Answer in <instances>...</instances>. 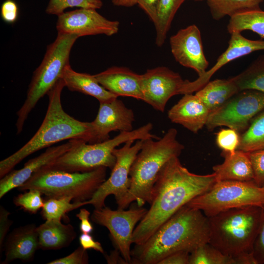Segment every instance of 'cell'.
<instances>
[{
	"label": "cell",
	"instance_id": "1",
	"mask_svg": "<svg viewBox=\"0 0 264 264\" xmlns=\"http://www.w3.org/2000/svg\"><path fill=\"white\" fill-rule=\"evenodd\" d=\"M216 182L214 173L196 174L184 167L178 157L170 159L158 175L150 208L134 230L132 243H144L180 208L207 192Z\"/></svg>",
	"mask_w": 264,
	"mask_h": 264
},
{
	"label": "cell",
	"instance_id": "2",
	"mask_svg": "<svg viewBox=\"0 0 264 264\" xmlns=\"http://www.w3.org/2000/svg\"><path fill=\"white\" fill-rule=\"evenodd\" d=\"M209 240L208 218L199 210L180 208L144 243L131 250L132 264H158L179 251L192 252Z\"/></svg>",
	"mask_w": 264,
	"mask_h": 264
},
{
	"label": "cell",
	"instance_id": "3",
	"mask_svg": "<svg viewBox=\"0 0 264 264\" xmlns=\"http://www.w3.org/2000/svg\"><path fill=\"white\" fill-rule=\"evenodd\" d=\"M65 87L61 78L48 91V107L41 125L26 144L0 162V178L28 155L56 143L67 139H80L93 143L94 131L91 122L80 121L64 110L61 93Z\"/></svg>",
	"mask_w": 264,
	"mask_h": 264
},
{
	"label": "cell",
	"instance_id": "4",
	"mask_svg": "<svg viewBox=\"0 0 264 264\" xmlns=\"http://www.w3.org/2000/svg\"><path fill=\"white\" fill-rule=\"evenodd\" d=\"M177 130L169 129L162 137L142 140L140 150L131 168V186L120 209H125L134 201L138 207L150 203L158 175L165 164L179 157L184 149L177 139Z\"/></svg>",
	"mask_w": 264,
	"mask_h": 264
},
{
	"label": "cell",
	"instance_id": "5",
	"mask_svg": "<svg viewBox=\"0 0 264 264\" xmlns=\"http://www.w3.org/2000/svg\"><path fill=\"white\" fill-rule=\"evenodd\" d=\"M262 212L261 207L247 206L209 217L208 242L233 258L241 253L252 252Z\"/></svg>",
	"mask_w": 264,
	"mask_h": 264
},
{
	"label": "cell",
	"instance_id": "6",
	"mask_svg": "<svg viewBox=\"0 0 264 264\" xmlns=\"http://www.w3.org/2000/svg\"><path fill=\"white\" fill-rule=\"evenodd\" d=\"M151 123L130 132H120L111 139L90 144L80 139H72L71 148L54 161L44 166L46 168L68 172L84 173L101 167L113 168L116 158L113 150L129 140H144L149 138L158 139L151 133Z\"/></svg>",
	"mask_w": 264,
	"mask_h": 264
},
{
	"label": "cell",
	"instance_id": "7",
	"mask_svg": "<svg viewBox=\"0 0 264 264\" xmlns=\"http://www.w3.org/2000/svg\"><path fill=\"white\" fill-rule=\"evenodd\" d=\"M107 168L101 167L89 172L72 173L44 166L18 189L37 190L48 198L70 197L74 202H84L90 199L106 180Z\"/></svg>",
	"mask_w": 264,
	"mask_h": 264
},
{
	"label": "cell",
	"instance_id": "8",
	"mask_svg": "<svg viewBox=\"0 0 264 264\" xmlns=\"http://www.w3.org/2000/svg\"><path fill=\"white\" fill-rule=\"evenodd\" d=\"M79 38L74 34L58 33L55 41L48 45L40 66L33 73L26 98L17 112V134L20 133L28 115L38 102L62 78L71 48Z\"/></svg>",
	"mask_w": 264,
	"mask_h": 264
},
{
	"label": "cell",
	"instance_id": "9",
	"mask_svg": "<svg viewBox=\"0 0 264 264\" xmlns=\"http://www.w3.org/2000/svg\"><path fill=\"white\" fill-rule=\"evenodd\" d=\"M187 206L202 211L208 218L231 209L264 206V187L253 180L217 181L207 192L190 201Z\"/></svg>",
	"mask_w": 264,
	"mask_h": 264
},
{
	"label": "cell",
	"instance_id": "10",
	"mask_svg": "<svg viewBox=\"0 0 264 264\" xmlns=\"http://www.w3.org/2000/svg\"><path fill=\"white\" fill-rule=\"evenodd\" d=\"M263 110L264 92L255 89L241 90L210 112L205 127L210 132L225 126L242 133L252 120Z\"/></svg>",
	"mask_w": 264,
	"mask_h": 264
},
{
	"label": "cell",
	"instance_id": "11",
	"mask_svg": "<svg viewBox=\"0 0 264 264\" xmlns=\"http://www.w3.org/2000/svg\"><path fill=\"white\" fill-rule=\"evenodd\" d=\"M129 140L123 146L115 148L113 154L116 162L110 177L106 180L95 192L92 198L87 201L81 202V206L87 204L92 205L95 209L105 206L107 197L113 195L120 209L128 194L130 186V172L132 164L140 150L142 140Z\"/></svg>",
	"mask_w": 264,
	"mask_h": 264
},
{
	"label": "cell",
	"instance_id": "12",
	"mask_svg": "<svg viewBox=\"0 0 264 264\" xmlns=\"http://www.w3.org/2000/svg\"><path fill=\"white\" fill-rule=\"evenodd\" d=\"M142 207H132L128 210H113L106 206L95 209L90 216L92 221L106 227L116 249L128 263L131 264L132 237L135 226L147 212Z\"/></svg>",
	"mask_w": 264,
	"mask_h": 264
},
{
	"label": "cell",
	"instance_id": "13",
	"mask_svg": "<svg viewBox=\"0 0 264 264\" xmlns=\"http://www.w3.org/2000/svg\"><path fill=\"white\" fill-rule=\"evenodd\" d=\"M141 77L143 101L162 112L172 97L181 94L186 81L179 73L165 66L149 69L141 74Z\"/></svg>",
	"mask_w": 264,
	"mask_h": 264
},
{
	"label": "cell",
	"instance_id": "14",
	"mask_svg": "<svg viewBox=\"0 0 264 264\" xmlns=\"http://www.w3.org/2000/svg\"><path fill=\"white\" fill-rule=\"evenodd\" d=\"M119 25L118 21L107 19L96 9L80 8L59 15L56 27L58 33L80 37L98 34L110 36L118 32Z\"/></svg>",
	"mask_w": 264,
	"mask_h": 264
},
{
	"label": "cell",
	"instance_id": "15",
	"mask_svg": "<svg viewBox=\"0 0 264 264\" xmlns=\"http://www.w3.org/2000/svg\"><path fill=\"white\" fill-rule=\"evenodd\" d=\"M172 53L181 65L193 69L198 77L202 76L209 66L204 53L201 34L195 24L181 29L170 38Z\"/></svg>",
	"mask_w": 264,
	"mask_h": 264
},
{
	"label": "cell",
	"instance_id": "16",
	"mask_svg": "<svg viewBox=\"0 0 264 264\" xmlns=\"http://www.w3.org/2000/svg\"><path fill=\"white\" fill-rule=\"evenodd\" d=\"M97 116L91 122L94 131L93 143L110 139L112 131L130 132L133 130L135 121L133 110L120 100L99 103Z\"/></svg>",
	"mask_w": 264,
	"mask_h": 264
},
{
	"label": "cell",
	"instance_id": "17",
	"mask_svg": "<svg viewBox=\"0 0 264 264\" xmlns=\"http://www.w3.org/2000/svg\"><path fill=\"white\" fill-rule=\"evenodd\" d=\"M230 34L228 47L219 56L214 65L196 80L193 81L186 80L181 94L192 93L201 88L210 81L212 76L218 70L229 62L253 52L264 50L263 40L248 39L239 32H234Z\"/></svg>",
	"mask_w": 264,
	"mask_h": 264
},
{
	"label": "cell",
	"instance_id": "18",
	"mask_svg": "<svg viewBox=\"0 0 264 264\" xmlns=\"http://www.w3.org/2000/svg\"><path fill=\"white\" fill-rule=\"evenodd\" d=\"M72 139L57 146L48 147L39 156L29 160L23 168L10 171L0 180V198L13 189L18 188L42 167L54 161L72 147Z\"/></svg>",
	"mask_w": 264,
	"mask_h": 264
},
{
	"label": "cell",
	"instance_id": "19",
	"mask_svg": "<svg viewBox=\"0 0 264 264\" xmlns=\"http://www.w3.org/2000/svg\"><path fill=\"white\" fill-rule=\"evenodd\" d=\"M94 75L101 85L116 96L143 101L141 74L127 67L112 66Z\"/></svg>",
	"mask_w": 264,
	"mask_h": 264
},
{
	"label": "cell",
	"instance_id": "20",
	"mask_svg": "<svg viewBox=\"0 0 264 264\" xmlns=\"http://www.w3.org/2000/svg\"><path fill=\"white\" fill-rule=\"evenodd\" d=\"M210 112L196 94L186 93L168 110V117L196 133L205 126Z\"/></svg>",
	"mask_w": 264,
	"mask_h": 264
},
{
	"label": "cell",
	"instance_id": "21",
	"mask_svg": "<svg viewBox=\"0 0 264 264\" xmlns=\"http://www.w3.org/2000/svg\"><path fill=\"white\" fill-rule=\"evenodd\" d=\"M37 227L34 223L28 224L14 229L8 235L3 246L5 258L1 264L17 259L24 262L33 260L39 248Z\"/></svg>",
	"mask_w": 264,
	"mask_h": 264
},
{
	"label": "cell",
	"instance_id": "22",
	"mask_svg": "<svg viewBox=\"0 0 264 264\" xmlns=\"http://www.w3.org/2000/svg\"><path fill=\"white\" fill-rule=\"evenodd\" d=\"M223 163L213 167L216 181H246L253 180L252 165L247 152L237 150L233 154L221 152Z\"/></svg>",
	"mask_w": 264,
	"mask_h": 264
},
{
	"label": "cell",
	"instance_id": "23",
	"mask_svg": "<svg viewBox=\"0 0 264 264\" xmlns=\"http://www.w3.org/2000/svg\"><path fill=\"white\" fill-rule=\"evenodd\" d=\"M62 78L65 87L69 90L93 97L99 103L109 102L118 97L101 85L94 75L76 72L69 64L65 67Z\"/></svg>",
	"mask_w": 264,
	"mask_h": 264
},
{
	"label": "cell",
	"instance_id": "24",
	"mask_svg": "<svg viewBox=\"0 0 264 264\" xmlns=\"http://www.w3.org/2000/svg\"><path fill=\"white\" fill-rule=\"evenodd\" d=\"M39 248L43 250H58L69 245L76 237L73 226L65 224L61 220H46L37 227Z\"/></svg>",
	"mask_w": 264,
	"mask_h": 264
},
{
	"label": "cell",
	"instance_id": "25",
	"mask_svg": "<svg viewBox=\"0 0 264 264\" xmlns=\"http://www.w3.org/2000/svg\"><path fill=\"white\" fill-rule=\"evenodd\" d=\"M239 91L231 77L227 79H218L210 81L196 91L195 94L212 111L221 106Z\"/></svg>",
	"mask_w": 264,
	"mask_h": 264
},
{
	"label": "cell",
	"instance_id": "26",
	"mask_svg": "<svg viewBox=\"0 0 264 264\" xmlns=\"http://www.w3.org/2000/svg\"><path fill=\"white\" fill-rule=\"evenodd\" d=\"M212 18L218 21L243 12L260 9L264 0H205Z\"/></svg>",
	"mask_w": 264,
	"mask_h": 264
},
{
	"label": "cell",
	"instance_id": "27",
	"mask_svg": "<svg viewBox=\"0 0 264 264\" xmlns=\"http://www.w3.org/2000/svg\"><path fill=\"white\" fill-rule=\"evenodd\" d=\"M185 0H159L157 17L154 23L156 31L155 44L162 46L173 20L181 5Z\"/></svg>",
	"mask_w": 264,
	"mask_h": 264
},
{
	"label": "cell",
	"instance_id": "28",
	"mask_svg": "<svg viewBox=\"0 0 264 264\" xmlns=\"http://www.w3.org/2000/svg\"><path fill=\"white\" fill-rule=\"evenodd\" d=\"M232 78L240 91L255 89L264 92V54L258 56L244 70Z\"/></svg>",
	"mask_w": 264,
	"mask_h": 264
},
{
	"label": "cell",
	"instance_id": "29",
	"mask_svg": "<svg viewBox=\"0 0 264 264\" xmlns=\"http://www.w3.org/2000/svg\"><path fill=\"white\" fill-rule=\"evenodd\" d=\"M227 29L230 34L250 30L264 39V11L260 9L233 16L230 17Z\"/></svg>",
	"mask_w": 264,
	"mask_h": 264
},
{
	"label": "cell",
	"instance_id": "30",
	"mask_svg": "<svg viewBox=\"0 0 264 264\" xmlns=\"http://www.w3.org/2000/svg\"><path fill=\"white\" fill-rule=\"evenodd\" d=\"M264 149V110L251 121L248 128L240 134L238 150L245 152Z\"/></svg>",
	"mask_w": 264,
	"mask_h": 264
},
{
	"label": "cell",
	"instance_id": "31",
	"mask_svg": "<svg viewBox=\"0 0 264 264\" xmlns=\"http://www.w3.org/2000/svg\"><path fill=\"white\" fill-rule=\"evenodd\" d=\"M189 264H235L227 256L209 242L204 243L190 254Z\"/></svg>",
	"mask_w": 264,
	"mask_h": 264
},
{
	"label": "cell",
	"instance_id": "32",
	"mask_svg": "<svg viewBox=\"0 0 264 264\" xmlns=\"http://www.w3.org/2000/svg\"><path fill=\"white\" fill-rule=\"evenodd\" d=\"M70 197L48 198L44 201L41 214L45 220H61L66 213L81 207L80 202L71 203Z\"/></svg>",
	"mask_w": 264,
	"mask_h": 264
},
{
	"label": "cell",
	"instance_id": "33",
	"mask_svg": "<svg viewBox=\"0 0 264 264\" xmlns=\"http://www.w3.org/2000/svg\"><path fill=\"white\" fill-rule=\"evenodd\" d=\"M103 6L101 0H49L45 12L49 15H59L67 8L79 7L97 9Z\"/></svg>",
	"mask_w": 264,
	"mask_h": 264
},
{
	"label": "cell",
	"instance_id": "34",
	"mask_svg": "<svg viewBox=\"0 0 264 264\" xmlns=\"http://www.w3.org/2000/svg\"><path fill=\"white\" fill-rule=\"evenodd\" d=\"M42 195L38 190H28V191L15 197L13 202L15 205L24 211L31 214H36L42 208L44 204Z\"/></svg>",
	"mask_w": 264,
	"mask_h": 264
},
{
	"label": "cell",
	"instance_id": "35",
	"mask_svg": "<svg viewBox=\"0 0 264 264\" xmlns=\"http://www.w3.org/2000/svg\"><path fill=\"white\" fill-rule=\"evenodd\" d=\"M240 142V133L231 129H222L216 134V143L222 152L233 154L238 150Z\"/></svg>",
	"mask_w": 264,
	"mask_h": 264
},
{
	"label": "cell",
	"instance_id": "36",
	"mask_svg": "<svg viewBox=\"0 0 264 264\" xmlns=\"http://www.w3.org/2000/svg\"><path fill=\"white\" fill-rule=\"evenodd\" d=\"M251 163L254 182L259 186L264 184V149L247 152Z\"/></svg>",
	"mask_w": 264,
	"mask_h": 264
},
{
	"label": "cell",
	"instance_id": "37",
	"mask_svg": "<svg viewBox=\"0 0 264 264\" xmlns=\"http://www.w3.org/2000/svg\"><path fill=\"white\" fill-rule=\"evenodd\" d=\"M88 255L87 250L81 245L69 255L51 261L48 264H88Z\"/></svg>",
	"mask_w": 264,
	"mask_h": 264
},
{
	"label": "cell",
	"instance_id": "38",
	"mask_svg": "<svg viewBox=\"0 0 264 264\" xmlns=\"http://www.w3.org/2000/svg\"><path fill=\"white\" fill-rule=\"evenodd\" d=\"M252 252L257 264H264V206L262 207L260 227L254 243Z\"/></svg>",
	"mask_w": 264,
	"mask_h": 264
},
{
	"label": "cell",
	"instance_id": "39",
	"mask_svg": "<svg viewBox=\"0 0 264 264\" xmlns=\"http://www.w3.org/2000/svg\"><path fill=\"white\" fill-rule=\"evenodd\" d=\"M0 14L5 22H15L19 15V8L16 2L13 0H5L1 6Z\"/></svg>",
	"mask_w": 264,
	"mask_h": 264
},
{
	"label": "cell",
	"instance_id": "40",
	"mask_svg": "<svg viewBox=\"0 0 264 264\" xmlns=\"http://www.w3.org/2000/svg\"><path fill=\"white\" fill-rule=\"evenodd\" d=\"M10 213L4 207H0V254L3 250L4 242L7 233L12 225V221L8 218Z\"/></svg>",
	"mask_w": 264,
	"mask_h": 264
},
{
	"label": "cell",
	"instance_id": "41",
	"mask_svg": "<svg viewBox=\"0 0 264 264\" xmlns=\"http://www.w3.org/2000/svg\"><path fill=\"white\" fill-rule=\"evenodd\" d=\"M190 254L186 251H177L167 256L158 264H189Z\"/></svg>",
	"mask_w": 264,
	"mask_h": 264
},
{
	"label": "cell",
	"instance_id": "42",
	"mask_svg": "<svg viewBox=\"0 0 264 264\" xmlns=\"http://www.w3.org/2000/svg\"><path fill=\"white\" fill-rule=\"evenodd\" d=\"M159 0H138L137 4L144 11L154 24L157 17Z\"/></svg>",
	"mask_w": 264,
	"mask_h": 264
},
{
	"label": "cell",
	"instance_id": "43",
	"mask_svg": "<svg viewBox=\"0 0 264 264\" xmlns=\"http://www.w3.org/2000/svg\"><path fill=\"white\" fill-rule=\"evenodd\" d=\"M80 245L85 249H93L104 254V250L101 243L94 240L89 234L82 233L79 238Z\"/></svg>",
	"mask_w": 264,
	"mask_h": 264
},
{
	"label": "cell",
	"instance_id": "44",
	"mask_svg": "<svg viewBox=\"0 0 264 264\" xmlns=\"http://www.w3.org/2000/svg\"><path fill=\"white\" fill-rule=\"evenodd\" d=\"M90 213L85 208H82L76 216L81 221L79 228L82 233L90 234L93 229V226L90 221Z\"/></svg>",
	"mask_w": 264,
	"mask_h": 264
},
{
	"label": "cell",
	"instance_id": "45",
	"mask_svg": "<svg viewBox=\"0 0 264 264\" xmlns=\"http://www.w3.org/2000/svg\"><path fill=\"white\" fill-rule=\"evenodd\" d=\"M235 264H257L253 252L241 253L233 257Z\"/></svg>",
	"mask_w": 264,
	"mask_h": 264
},
{
	"label": "cell",
	"instance_id": "46",
	"mask_svg": "<svg viewBox=\"0 0 264 264\" xmlns=\"http://www.w3.org/2000/svg\"><path fill=\"white\" fill-rule=\"evenodd\" d=\"M105 258L108 264H128L116 248L112 251L109 255H105Z\"/></svg>",
	"mask_w": 264,
	"mask_h": 264
},
{
	"label": "cell",
	"instance_id": "47",
	"mask_svg": "<svg viewBox=\"0 0 264 264\" xmlns=\"http://www.w3.org/2000/svg\"><path fill=\"white\" fill-rule=\"evenodd\" d=\"M138 0H111L112 3L116 6L132 7L137 4Z\"/></svg>",
	"mask_w": 264,
	"mask_h": 264
},
{
	"label": "cell",
	"instance_id": "48",
	"mask_svg": "<svg viewBox=\"0 0 264 264\" xmlns=\"http://www.w3.org/2000/svg\"><path fill=\"white\" fill-rule=\"evenodd\" d=\"M194 0L198 1H202V0Z\"/></svg>",
	"mask_w": 264,
	"mask_h": 264
},
{
	"label": "cell",
	"instance_id": "49",
	"mask_svg": "<svg viewBox=\"0 0 264 264\" xmlns=\"http://www.w3.org/2000/svg\"><path fill=\"white\" fill-rule=\"evenodd\" d=\"M263 186L264 187V184Z\"/></svg>",
	"mask_w": 264,
	"mask_h": 264
}]
</instances>
